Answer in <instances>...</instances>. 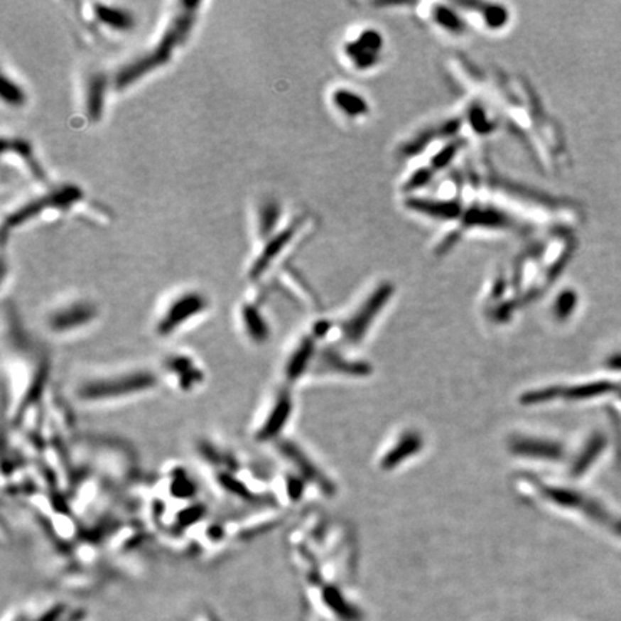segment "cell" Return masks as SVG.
Returning a JSON list of instances; mask_svg holds the SVG:
<instances>
[{
    "label": "cell",
    "mask_w": 621,
    "mask_h": 621,
    "mask_svg": "<svg viewBox=\"0 0 621 621\" xmlns=\"http://www.w3.org/2000/svg\"><path fill=\"white\" fill-rule=\"evenodd\" d=\"M453 68L469 94L490 104L502 121L528 143L539 163L542 160L544 166L558 164L555 160L563 150L554 119L542 109L538 97L525 81L496 71L486 75L462 59L453 60Z\"/></svg>",
    "instance_id": "obj_1"
},
{
    "label": "cell",
    "mask_w": 621,
    "mask_h": 621,
    "mask_svg": "<svg viewBox=\"0 0 621 621\" xmlns=\"http://www.w3.org/2000/svg\"><path fill=\"white\" fill-rule=\"evenodd\" d=\"M163 386L158 369L122 365L87 371L71 386V399L85 407H107L151 394Z\"/></svg>",
    "instance_id": "obj_2"
},
{
    "label": "cell",
    "mask_w": 621,
    "mask_h": 621,
    "mask_svg": "<svg viewBox=\"0 0 621 621\" xmlns=\"http://www.w3.org/2000/svg\"><path fill=\"white\" fill-rule=\"evenodd\" d=\"M200 5L202 4L199 2L178 4L176 14L170 18L161 36L153 45V49L144 52L118 70L112 80L114 88L118 91L127 90L144 77L167 65L176 50L190 38L199 18Z\"/></svg>",
    "instance_id": "obj_3"
},
{
    "label": "cell",
    "mask_w": 621,
    "mask_h": 621,
    "mask_svg": "<svg viewBox=\"0 0 621 621\" xmlns=\"http://www.w3.org/2000/svg\"><path fill=\"white\" fill-rule=\"evenodd\" d=\"M340 52L345 65L357 74L377 71L386 59L387 39L374 25H355L344 35Z\"/></svg>",
    "instance_id": "obj_4"
},
{
    "label": "cell",
    "mask_w": 621,
    "mask_h": 621,
    "mask_svg": "<svg viewBox=\"0 0 621 621\" xmlns=\"http://www.w3.org/2000/svg\"><path fill=\"white\" fill-rule=\"evenodd\" d=\"M210 308L209 298L196 289L183 291L173 296L160 310L154 321V334L161 338H173L184 327L206 314Z\"/></svg>",
    "instance_id": "obj_5"
},
{
    "label": "cell",
    "mask_w": 621,
    "mask_h": 621,
    "mask_svg": "<svg viewBox=\"0 0 621 621\" xmlns=\"http://www.w3.org/2000/svg\"><path fill=\"white\" fill-rule=\"evenodd\" d=\"M163 384L180 394H195L206 386L207 369L203 361L189 351H171L158 368Z\"/></svg>",
    "instance_id": "obj_6"
},
{
    "label": "cell",
    "mask_w": 621,
    "mask_h": 621,
    "mask_svg": "<svg viewBox=\"0 0 621 621\" xmlns=\"http://www.w3.org/2000/svg\"><path fill=\"white\" fill-rule=\"evenodd\" d=\"M292 413V397L288 387L276 390L259 407L252 421V439L259 445L276 443L285 430Z\"/></svg>",
    "instance_id": "obj_7"
},
{
    "label": "cell",
    "mask_w": 621,
    "mask_h": 621,
    "mask_svg": "<svg viewBox=\"0 0 621 621\" xmlns=\"http://www.w3.org/2000/svg\"><path fill=\"white\" fill-rule=\"evenodd\" d=\"M82 189L77 184H65L60 185V188H56L55 190L49 192L48 195L33 199L28 203H25L23 206H21L19 209L11 212L2 225V233L4 236L22 226L26 225L28 222H31L33 217L42 215L43 212L48 210H67L71 209L74 205H77L81 199H82Z\"/></svg>",
    "instance_id": "obj_8"
},
{
    "label": "cell",
    "mask_w": 621,
    "mask_h": 621,
    "mask_svg": "<svg viewBox=\"0 0 621 621\" xmlns=\"http://www.w3.org/2000/svg\"><path fill=\"white\" fill-rule=\"evenodd\" d=\"M99 317L98 306L90 299H74L52 308L45 315V328L52 335L68 337L91 327Z\"/></svg>",
    "instance_id": "obj_9"
},
{
    "label": "cell",
    "mask_w": 621,
    "mask_h": 621,
    "mask_svg": "<svg viewBox=\"0 0 621 621\" xmlns=\"http://www.w3.org/2000/svg\"><path fill=\"white\" fill-rule=\"evenodd\" d=\"M453 4L472 31L496 35L508 31L512 25V11L505 4L477 2V0H456Z\"/></svg>",
    "instance_id": "obj_10"
},
{
    "label": "cell",
    "mask_w": 621,
    "mask_h": 621,
    "mask_svg": "<svg viewBox=\"0 0 621 621\" xmlns=\"http://www.w3.org/2000/svg\"><path fill=\"white\" fill-rule=\"evenodd\" d=\"M413 9V15H416L420 21H423L430 28L436 29L439 33H443L453 39L465 38L472 29L468 25L466 19L460 14V11L455 6L453 2L448 4H410Z\"/></svg>",
    "instance_id": "obj_11"
},
{
    "label": "cell",
    "mask_w": 621,
    "mask_h": 621,
    "mask_svg": "<svg viewBox=\"0 0 621 621\" xmlns=\"http://www.w3.org/2000/svg\"><path fill=\"white\" fill-rule=\"evenodd\" d=\"M303 226H305V217L302 216L295 217L286 226L281 227L272 237L264 242L261 254L254 261L249 269L251 281H258L272 266V264L293 243V240L298 237Z\"/></svg>",
    "instance_id": "obj_12"
},
{
    "label": "cell",
    "mask_w": 621,
    "mask_h": 621,
    "mask_svg": "<svg viewBox=\"0 0 621 621\" xmlns=\"http://www.w3.org/2000/svg\"><path fill=\"white\" fill-rule=\"evenodd\" d=\"M394 293V286L392 284H380L376 291L367 298V301L361 305L358 313L351 317V320L345 324V334L350 340L358 341L365 334L367 328L371 325L372 320H374L382 309L386 306L389 299Z\"/></svg>",
    "instance_id": "obj_13"
},
{
    "label": "cell",
    "mask_w": 621,
    "mask_h": 621,
    "mask_svg": "<svg viewBox=\"0 0 621 621\" xmlns=\"http://www.w3.org/2000/svg\"><path fill=\"white\" fill-rule=\"evenodd\" d=\"M330 104L347 122H361L371 115L369 99L358 90L345 85H338L330 92Z\"/></svg>",
    "instance_id": "obj_14"
},
{
    "label": "cell",
    "mask_w": 621,
    "mask_h": 621,
    "mask_svg": "<svg viewBox=\"0 0 621 621\" xmlns=\"http://www.w3.org/2000/svg\"><path fill=\"white\" fill-rule=\"evenodd\" d=\"M239 323L244 338L256 347L266 344L272 335L269 321L256 301H246L240 305Z\"/></svg>",
    "instance_id": "obj_15"
},
{
    "label": "cell",
    "mask_w": 621,
    "mask_h": 621,
    "mask_svg": "<svg viewBox=\"0 0 621 621\" xmlns=\"http://www.w3.org/2000/svg\"><path fill=\"white\" fill-rule=\"evenodd\" d=\"M92 8V16L94 19L104 28L118 32V33H127L131 32L137 26V18L133 14V11L122 8L118 5H109V4H101L95 2L91 5Z\"/></svg>",
    "instance_id": "obj_16"
},
{
    "label": "cell",
    "mask_w": 621,
    "mask_h": 621,
    "mask_svg": "<svg viewBox=\"0 0 621 621\" xmlns=\"http://www.w3.org/2000/svg\"><path fill=\"white\" fill-rule=\"evenodd\" d=\"M108 84V77L102 72L91 74L87 81L84 107L85 115L91 122H98L104 115Z\"/></svg>",
    "instance_id": "obj_17"
},
{
    "label": "cell",
    "mask_w": 621,
    "mask_h": 621,
    "mask_svg": "<svg viewBox=\"0 0 621 621\" xmlns=\"http://www.w3.org/2000/svg\"><path fill=\"white\" fill-rule=\"evenodd\" d=\"M314 354V335L301 340L292 354L286 358L284 374L288 384H293L305 372L310 357Z\"/></svg>",
    "instance_id": "obj_18"
},
{
    "label": "cell",
    "mask_w": 621,
    "mask_h": 621,
    "mask_svg": "<svg viewBox=\"0 0 621 621\" xmlns=\"http://www.w3.org/2000/svg\"><path fill=\"white\" fill-rule=\"evenodd\" d=\"M2 150L4 154L11 153L14 156H16L18 158L23 160L26 163L28 170L31 171V174L40 181L46 180V173L43 170V167L40 166V163L38 161L35 153H33V147L32 144L21 137H6L4 139L2 143Z\"/></svg>",
    "instance_id": "obj_19"
},
{
    "label": "cell",
    "mask_w": 621,
    "mask_h": 621,
    "mask_svg": "<svg viewBox=\"0 0 621 621\" xmlns=\"http://www.w3.org/2000/svg\"><path fill=\"white\" fill-rule=\"evenodd\" d=\"M281 219H282V206L275 199H266L259 205L258 209V219H256V229L258 236L264 242H266L269 237H272L281 227Z\"/></svg>",
    "instance_id": "obj_20"
},
{
    "label": "cell",
    "mask_w": 621,
    "mask_h": 621,
    "mask_svg": "<svg viewBox=\"0 0 621 621\" xmlns=\"http://www.w3.org/2000/svg\"><path fill=\"white\" fill-rule=\"evenodd\" d=\"M514 449L521 455L528 456H536V458H546V459H555L561 456V449L549 442H539V441H518L514 445Z\"/></svg>",
    "instance_id": "obj_21"
},
{
    "label": "cell",
    "mask_w": 621,
    "mask_h": 621,
    "mask_svg": "<svg viewBox=\"0 0 621 621\" xmlns=\"http://www.w3.org/2000/svg\"><path fill=\"white\" fill-rule=\"evenodd\" d=\"M0 98H2V101L6 105H9L12 108H19V107H23L26 104L28 95H26V91L23 90V87L16 80L4 74L2 75V88H0Z\"/></svg>",
    "instance_id": "obj_22"
},
{
    "label": "cell",
    "mask_w": 621,
    "mask_h": 621,
    "mask_svg": "<svg viewBox=\"0 0 621 621\" xmlns=\"http://www.w3.org/2000/svg\"><path fill=\"white\" fill-rule=\"evenodd\" d=\"M614 389L612 384L610 383H593V384H585V386H580V387H574L570 390H563L560 392V394L577 400V399H588V397H594V396H601L605 394L608 392H611Z\"/></svg>",
    "instance_id": "obj_23"
},
{
    "label": "cell",
    "mask_w": 621,
    "mask_h": 621,
    "mask_svg": "<svg viewBox=\"0 0 621 621\" xmlns=\"http://www.w3.org/2000/svg\"><path fill=\"white\" fill-rule=\"evenodd\" d=\"M420 446V442L417 438L410 436L409 439H406L404 442H401L393 452H390L386 459H384V466H394L397 465L401 459H404L406 456L414 453Z\"/></svg>",
    "instance_id": "obj_24"
},
{
    "label": "cell",
    "mask_w": 621,
    "mask_h": 621,
    "mask_svg": "<svg viewBox=\"0 0 621 621\" xmlns=\"http://www.w3.org/2000/svg\"><path fill=\"white\" fill-rule=\"evenodd\" d=\"M603 448H604V439H603L601 436L594 438V439L590 442L588 449H587V450L580 456V459H578V462H577V466H574V473H577V475L583 473V470H584L585 468L590 466V463L593 462V459H594V458L601 452Z\"/></svg>",
    "instance_id": "obj_25"
},
{
    "label": "cell",
    "mask_w": 621,
    "mask_h": 621,
    "mask_svg": "<svg viewBox=\"0 0 621 621\" xmlns=\"http://www.w3.org/2000/svg\"><path fill=\"white\" fill-rule=\"evenodd\" d=\"M611 365H612L614 368L621 369V357H615V358H612V360H611Z\"/></svg>",
    "instance_id": "obj_26"
}]
</instances>
